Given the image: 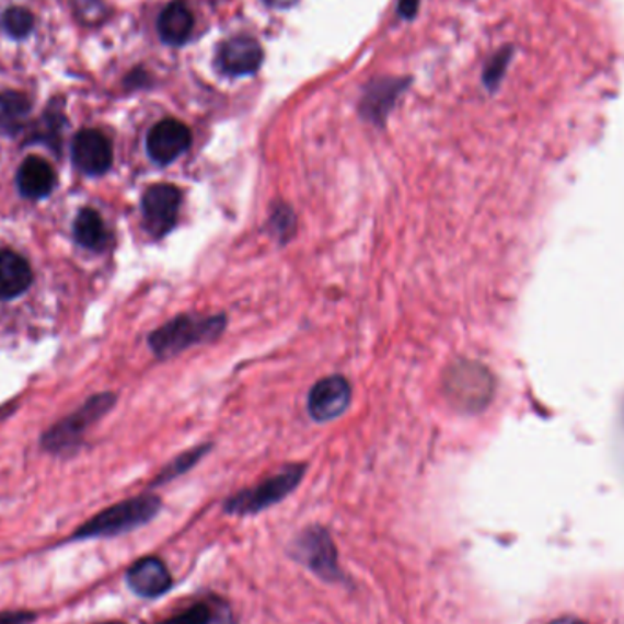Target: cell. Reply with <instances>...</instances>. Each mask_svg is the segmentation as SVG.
Returning a JSON list of instances; mask_svg holds the SVG:
<instances>
[{"mask_svg":"<svg viewBox=\"0 0 624 624\" xmlns=\"http://www.w3.org/2000/svg\"><path fill=\"white\" fill-rule=\"evenodd\" d=\"M227 322L224 314H180L155 328L148 336V345L158 358H174L194 345L216 342L224 333Z\"/></svg>","mask_w":624,"mask_h":624,"instance_id":"6da1fadb","label":"cell"},{"mask_svg":"<svg viewBox=\"0 0 624 624\" xmlns=\"http://www.w3.org/2000/svg\"><path fill=\"white\" fill-rule=\"evenodd\" d=\"M159 509L161 500L153 495L128 498L84 522L76 531V539L120 535L150 522L159 513Z\"/></svg>","mask_w":624,"mask_h":624,"instance_id":"7a4b0ae2","label":"cell"},{"mask_svg":"<svg viewBox=\"0 0 624 624\" xmlns=\"http://www.w3.org/2000/svg\"><path fill=\"white\" fill-rule=\"evenodd\" d=\"M305 464H290L276 475L268 476L254 487L235 493L224 502V511L230 515H254L289 497L300 486L305 475Z\"/></svg>","mask_w":624,"mask_h":624,"instance_id":"3957f363","label":"cell"},{"mask_svg":"<svg viewBox=\"0 0 624 624\" xmlns=\"http://www.w3.org/2000/svg\"><path fill=\"white\" fill-rule=\"evenodd\" d=\"M142 219L145 229L153 238H163L174 229L180 218L181 192L177 186L158 183L142 194Z\"/></svg>","mask_w":624,"mask_h":624,"instance_id":"277c9868","label":"cell"},{"mask_svg":"<svg viewBox=\"0 0 624 624\" xmlns=\"http://www.w3.org/2000/svg\"><path fill=\"white\" fill-rule=\"evenodd\" d=\"M296 558L305 564L317 577L336 580L342 577L338 566V553L328 531L323 528H309L301 533L294 544Z\"/></svg>","mask_w":624,"mask_h":624,"instance_id":"5b68a950","label":"cell"},{"mask_svg":"<svg viewBox=\"0 0 624 624\" xmlns=\"http://www.w3.org/2000/svg\"><path fill=\"white\" fill-rule=\"evenodd\" d=\"M446 391L449 398L457 402L459 407L465 409H476L486 404L492 394V378L486 369L475 366V363H457L453 369H449L446 378Z\"/></svg>","mask_w":624,"mask_h":624,"instance_id":"8992f818","label":"cell"},{"mask_svg":"<svg viewBox=\"0 0 624 624\" xmlns=\"http://www.w3.org/2000/svg\"><path fill=\"white\" fill-rule=\"evenodd\" d=\"M114 394H97V396H93V398L88 400L86 404L82 405L81 409L76 411L66 420L51 427V431L44 435V446L51 449V451L70 448L71 443H76L77 438L81 437L82 431L90 424L99 420L104 413H108L114 407Z\"/></svg>","mask_w":624,"mask_h":624,"instance_id":"52a82bcc","label":"cell"},{"mask_svg":"<svg viewBox=\"0 0 624 624\" xmlns=\"http://www.w3.org/2000/svg\"><path fill=\"white\" fill-rule=\"evenodd\" d=\"M353 398L350 383L339 374L325 377L312 385L307 396V411L312 420L331 421L344 415Z\"/></svg>","mask_w":624,"mask_h":624,"instance_id":"ba28073f","label":"cell"},{"mask_svg":"<svg viewBox=\"0 0 624 624\" xmlns=\"http://www.w3.org/2000/svg\"><path fill=\"white\" fill-rule=\"evenodd\" d=\"M190 142L188 126L177 119H163L148 131L147 152L153 163L164 166L181 158L190 147Z\"/></svg>","mask_w":624,"mask_h":624,"instance_id":"9c48e42d","label":"cell"},{"mask_svg":"<svg viewBox=\"0 0 624 624\" xmlns=\"http://www.w3.org/2000/svg\"><path fill=\"white\" fill-rule=\"evenodd\" d=\"M71 158L77 169L88 175H103L114 161L108 137L99 130H81L71 145Z\"/></svg>","mask_w":624,"mask_h":624,"instance_id":"30bf717a","label":"cell"},{"mask_svg":"<svg viewBox=\"0 0 624 624\" xmlns=\"http://www.w3.org/2000/svg\"><path fill=\"white\" fill-rule=\"evenodd\" d=\"M263 62V48L256 38L240 35L221 44L216 65L224 76L245 77L256 73Z\"/></svg>","mask_w":624,"mask_h":624,"instance_id":"8fae6325","label":"cell"},{"mask_svg":"<svg viewBox=\"0 0 624 624\" xmlns=\"http://www.w3.org/2000/svg\"><path fill=\"white\" fill-rule=\"evenodd\" d=\"M126 580H128V586L134 593L147 597V599L163 596L164 591H169L170 586H172L169 568L158 557H145L137 561L128 569Z\"/></svg>","mask_w":624,"mask_h":624,"instance_id":"7c38bea8","label":"cell"},{"mask_svg":"<svg viewBox=\"0 0 624 624\" xmlns=\"http://www.w3.org/2000/svg\"><path fill=\"white\" fill-rule=\"evenodd\" d=\"M16 185H19L22 196L30 197V199H43V197L48 196L49 192L54 190V169L43 158L30 155V158L24 159V163L19 169Z\"/></svg>","mask_w":624,"mask_h":624,"instance_id":"4fadbf2b","label":"cell"},{"mask_svg":"<svg viewBox=\"0 0 624 624\" xmlns=\"http://www.w3.org/2000/svg\"><path fill=\"white\" fill-rule=\"evenodd\" d=\"M194 30V15L188 10V5L181 0L170 2L158 21L159 37L163 38V43L170 46H181L188 41Z\"/></svg>","mask_w":624,"mask_h":624,"instance_id":"5bb4252c","label":"cell"},{"mask_svg":"<svg viewBox=\"0 0 624 624\" xmlns=\"http://www.w3.org/2000/svg\"><path fill=\"white\" fill-rule=\"evenodd\" d=\"M32 268L16 252H0V298L11 300L32 285Z\"/></svg>","mask_w":624,"mask_h":624,"instance_id":"9a60e30c","label":"cell"},{"mask_svg":"<svg viewBox=\"0 0 624 624\" xmlns=\"http://www.w3.org/2000/svg\"><path fill=\"white\" fill-rule=\"evenodd\" d=\"M161 624H238L230 608L219 599H205L196 602L190 608L177 613L174 617L166 619Z\"/></svg>","mask_w":624,"mask_h":624,"instance_id":"2e32d148","label":"cell"},{"mask_svg":"<svg viewBox=\"0 0 624 624\" xmlns=\"http://www.w3.org/2000/svg\"><path fill=\"white\" fill-rule=\"evenodd\" d=\"M77 243L90 251H104L108 245L109 234L103 219L92 208H82L73 224Z\"/></svg>","mask_w":624,"mask_h":624,"instance_id":"e0dca14e","label":"cell"},{"mask_svg":"<svg viewBox=\"0 0 624 624\" xmlns=\"http://www.w3.org/2000/svg\"><path fill=\"white\" fill-rule=\"evenodd\" d=\"M32 103L19 92L0 93V134L16 136L26 126Z\"/></svg>","mask_w":624,"mask_h":624,"instance_id":"ac0fdd59","label":"cell"},{"mask_svg":"<svg viewBox=\"0 0 624 624\" xmlns=\"http://www.w3.org/2000/svg\"><path fill=\"white\" fill-rule=\"evenodd\" d=\"M210 448H212V446L203 443V446L188 449L186 453L180 454L177 459L172 460V462H170V464L159 473L155 484H163V482L172 481L175 476L183 475L186 471L192 470V467H194V465H196L197 462H199V460L210 451Z\"/></svg>","mask_w":624,"mask_h":624,"instance_id":"d6986e66","label":"cell"},{"mask_svg":"<svg viewBox=\"0 0 624 624\" xmlns=\"http://www.w3.org/2000/svg\"><path fill=\"white\" fill-rule=\"evenodd\" d=\"M270 232H273L276 238H278L281 243L289 241L296 232V216L292 212V208L285 203H278L276 207L273 208V213H270Z\"/></svg>","mask_w":624,"mask_h":624,"instance_id":"ffe728a7","label":"cell"},{"mask_svg":"<svg viewBox=\"0 0 624 624\" xmlns=\"http://www.w3.org/2000/svg\"><path fill=\"white\" fill-rule=\"evenodd\" d=\"M2 27L11 37H26L27 33L32 32L33 15L24 8H10L2 15Z\"/></svg>","mask_w":624,"mask_h":624,"instance_id":"44dd1931","label":"cell"},{"mask_svg":"<svg viewBox=\"0 0 624 624\" xmlns=\"http://www.w3.org/2000/svg\"><path fill=\"white\" fill-rule=\"evenodd\" d=\"M509 51H504V54L497 55L493 59L492 65L486 68V76H484V81H486L487 86L495 88L502 77L504 70H506V65H508Z\"/></svg>","mask_w":624,"mask_h":624,"instance_id":"7402d4cb","label":"cell"},{"mask_svg":"<svg viewBox=\"0 0 624 624\" xmlns=\"http://www.w3.org/2000/svg\"><path fill=\"white\" fill-rule=\"evenodd\" d=\"M30 613H0V624H26L32 621Z\"/></svg>","mask_w":624,"mask_h":624,"instance_id":"603a6c76","label":"cell"},{"mask_svg":"<svg viewBox=\"0 0 624 624\" xmlns=\"http://www.w3.org/2000/svg\"><path fill=\"white\" fill-rule=\"evenodd\" d=\"M418 2H420V0H400V16H404V19H413V16L416 15V10H418Z\"/></svg>","mask_w":624,"mask_h":624,"instance_id":"cb8c5ba5","label":"cell"},{"mask_svg":"<svg viewBox=\"0 0 624 624\" xmlns=\"http://www.w3.org/2000/svg\"><path fill=\"white\" fill-rule=\"evenodd\" d=\"M550 624H588L586 621H580V619L571 617V615H564V617L555 619Z\"/></svg>","mask_w":624,"mask_h":624,"instance_id":"d4e9b609","label":"cell"},{"mask_svg":"<svg viewBox=\"0 0 624 624\" xmlns=\"http://www.w3.org/2000/svg\"><path fill=\"white\" fill-rule=\"evenodd\" d=\"M265 2H267V4H273V5H285V4H287V2H285V0H265Z\"/></svg>","mask_w":624,"mask_h":624,"instance_id":"484cf974","label":"cell"},{"mask_svg":"<svg viewBox=\"0 0 624 624\" xmlns=\"http://www.w3.org/2000/svg\"><path fill=\"white\" fill-rule=\"evenodd\" d=\"M103 624H120V623H103Z\"/></svg>","mask_w":624,"mask_h":624,"instance_id":"4316f807","label":"cell"}]
</instances>
